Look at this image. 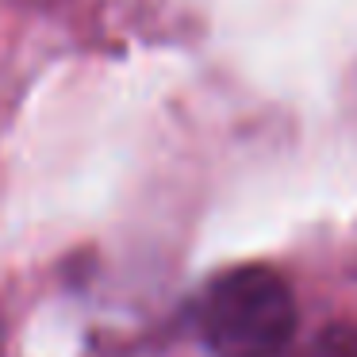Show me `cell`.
Here are the masks:
<instances>
[{
    "label": "cell",
    "mask_w": 357,
    "mask_h": 357,
    "mask_svg": "<svg viewBox=\"0 0 357 357\" xmlns=\"http://www.w3.org/2000/svg\"><path fill=\"white\" fill-rule=\"evenodd\" d=\"M200 334L215 357H280L296 334L292 288L269 265H238L208 284Z\"/></svg>",
    "instance_id": "1"
},
{
    "label": "cell",
    "mask_w": 357,
    "mask_h": 357,
    "mask_svg": "<svg viewBox=\"0 0 357 357\" xmlns=\"http://www.w3.org/2000/svg\"><path fill=\"white\" fill-rule=\"evenodd\" d=\"M303 357H357V319L331 323L307 349Z\"/></svg>",
    "instance_id": "2"
}]
</instances>
